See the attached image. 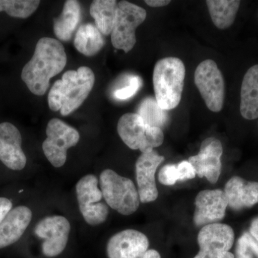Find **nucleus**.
I'll return each instance as SVG.
<instances>
[{
    "label": "nucleus",
    "mask_w": 258,
    "mask_h": 258,
    "mask_svg": "<svg viewBox=\"0 0 258 258\" xmlns=\"http://www.w3.org/2000/svg\"><path fill=\"white\" fill-rule=\"evenodd\" d=\"M105 45V39L96 25L91 23L81 25L75 36L74 45L83 55H96Z\"/></svg>",
    "instance_id": "obj_21"
},
{
    "label": "nucleus",
    "mask_w": 258,
    "mask_h": 258,
    "mask_svg": "<svg viewBox=\"0 0 258 258\" xmlns=\"http://www.w3.org/2000/svg\"><path fill=\"white\" fill-rule=\"evenodd\" d=\"M147 12L138 5L127 1L117 3L114 25L111 32V42L115 49L132 50L137 43L136 30L145 21Z\"/></svg>",
    "instance_id": "obj_6"
},
{
    "label": "nucleus",
    "mask_w": 258,
    "mask_h": 258,
    "mask_svg": "<svg viewBox=\"0 0 258 258\" xmlns=\"http://www.w3.org/2000/svg\"><path fill=\"white\" fill-rule=\"evenodd\" d=\"M200 251L194 258H235L230 252L235 242V233L230 226L210 224L202 227L198 237Z\"/></svg>",
    "instance_id": "obj_10"
},
{
    "label": "nucleus",
    "mask_w": 258,
    "mask_h": 258,
    "mask_svg": "<svg viewBox=\"0 0 258 258\" xmlns=\"http://www.w3.org/2000/svg\"><path fill=\"white\" fill-rule=\"evenodd\" d=\"M32 218V210L20 205L12 209L0 223V249L18 242L24 235Z\"/></svg>",
    "instance_id": "obj_17"
},
{
    "label": "nucleus",
    "mask_w": 258,
    "mask_h": 258,
    "mask_svg": "<svg viewBox=\"0 0 258 258\" xmlns=\"http://www.w3.org/2000/svg\"><path fill=\"white\" fill-rule=\"evenodd\" d=\"M197 176L195 169L188 161H182L177 164H166L159 173V181L166 186H172L178 181L192 179Z\"/></svg>",
    "instance_id": "obj_25"
},
{
    "label": "nucleus",
    "mask_w": 258,
    "mask_h": 258,
    "mask_svg": "<svg viewBox=\"0 0 258 258\" xmlns=\"http://www.w3.org/2000/svg\"><path fill=\"white\" fill-rule=\"evenodd\" d=\"M142 86V80L138 76H132L129 78L128 84L125 87L116 90L114 97L120 101L129 99L136 94Z\"/></svg>",
    "instance_id": "obj_28"
},
{
    "label": "nucleus",
    "mask_w": 258,
    "mask_h": 258,
    "mask_svg": "<svg viewBox=\"0 0 258 258\" xmlns=\"http://www.w3.org/2000/svg\"><path fill=\"white\" fill-rule=\"evenodd\" d=\"M222 153L220 141L210 137L203 141L198 154L190 157L188 161L199 177L207 178L210 183L215 184L221 174Z\"/></svg>",
    "instance_id": "obj_14"
},
{
    "label": "nucleus",
    "mask_w": 258,
    "mask_h": 258,
    "mask_svg": "<svg viewBox=\"0 0 258 258\" xmlns=\"http://www.w3.org/2000/svg\"><path fill=\"white\" fill-rule=\"evenodd\" d=\"M224 192L228 206L236 211L252 208L258 203V182L245 181L240 176L231 178L225 185Z\"/></svg>",
    "instance_id": "obj_18"
},
{
    "label": "nucleus",
    "mask_w": 258,
    "mask_h": 258,
    "mask_svg": "<svg viewBox=\"0 0 258 258\" xmlns=\"http://www.w3.org/2000/svg\"><path fill=\"white\" fill-rule=\"evenodd\" d=\"M240 113L244 118H258V64L249 68L242 80L240 91Z\"/></svg>",
    "instance_id": "obj_19"
},
{
    "label": "nucleus",
    "mask_w": 258,
    "mask_h": 258,
    "mask_svg": "<svg viewBox=\"0 0 258 258\" xmlns=\"http://www.w3.org/2000/svg\"><path fill=\"white\" fill-rule=\"evenodd\" d=\"M258 258V242L249 234L244 232L236 244L235 258Z\"/></svg>",
    "instance_id": "obj_27"
},
{
    "label": "nucleus",
    "mask_w": 258,
    "mask_h": 258,
    "mask_svg": "<svg viewBox=\"0 0 258 258\" xmlns=\"http://www.w3.org/2000/svg\"><path fill=\"white\" fill-rule=\"evenodd\" d=\"M164 161V157L153 150L142 153L136 163V177L138 184L140 203L155 201L159 196L155 181L157 168Z\"/></svg>",
    "instance_id": "obj_15"
},
{
    "label": "nucleus",
    "mask_w": 258,
    "mask_h": 258,
    "mask_svg": "<svg viewBox=\"0 0 258 258\" xmlns=\"http://www.w3.org/2000/svg\"><path fill=\"white\" fill-rule=\"evenodd\" d=\"M117 131L127 147L133 150L139 149L142 153L160 147L164 140L162 129L149 126L137 113L122 115Z\"/></svg>",
    "instance_id": "obj_5"
},
{
    "label": "nucleus",
    "mask_w": 258,
    "mask_h": 258,
    "mask_svg": "<svg viewBox=\"0 0 258 258\" xmlns=\"http://www.w3.org/2000/svg\"><path fill=\"white\" fill-rule=\"evenodd\" d=\"M146 4L152 8H162L171 3L169 0H146Z\"/></svg>",
    "instance_id": "obj_30"
},
{
    "label": "nucleus",
    "mask_w": 258,
    "mask_h": 258,
    "mask_svg": "<svg viewBox=\"0 0 258 258\" xmlns=\"http://www.w3.org/2000/svg\"><path fill=\"white\" fill-rule=\"evenodd\" d=\"M212 23L220 30L230 28L235 22L241 2L239 0L206 1Z\"/></svg>",
    "instance_id": "obj_22"
},
{
    "label": "nucleus",
    "mask_w": 258,
    "mask_h": 258,
    "mask_svg": "<svg viewBox=\"0 0 258 258\" xmlns=\"http://www.w3.org/2000/svg\"><path fill=\"white\" fill-rule=\"evenodd\" d=\"M117 2L115 0H95L91 3L90 14L102 35H111L114 25Z\"/></svg>",
    "instance_id": "obj_23"
},
{
    "label": "nucleus",
    "mask_w": 258,
    "mask_h": 258,
    "mask_svg": "<svg viewBox=\"0 0 258 258\" xmlns=\"http://www.w3.org/2000/svg\"><path fill=\"white\" fill-rule=\"evenodd\" d=\"M67 63V55L62 44L51 37H42L37 42L33 56L22 71L21 79L30 92L43 96L50 81L62 72Z\"/></svg>",
    "instance_id": "obj_1"
},
{
    "label": "nucleus",
    "mask_w": 258,
    "mask_h": 258,
    "mask_svg": "<svg viewBox=\"0 0 258 258\" xmlns=\"http://www.w3.org/2000/svg\"><path fill=\"white\" fill-rule=\"evenodd\" d=\"M92 70L86 66L64 73L54 83L48 94V105L53 111L68 115L77 110L92 91L95 83Z\"/></svg>",
    "instance_id": "obj_2"
},
{
    "label": "nucleus",
    "mask_w": 258,
    "mask_h": 258,
    "mask_svg": "<svg viewBox=\"0 0 258 258\" xmlns=\"http://www.w3.org/2000/svg\"><path fill=\"white\" fill-rule=\"evenodd\" d=\"M71 224L66 217L54 215L44 217L37 222L35 234L43 240L44 255L54 257L63 252L69 242Z\"/></svg>",
    "instance_id": "obj_12"
},
{
    "label": "nucleus",
    "mask_w": 258,
    "mask_h": 258,
    "mask_svg": "<svg viewBox=\"0 0 258 258\" xmlns=\"http://www.w3.org/2000/svg\"><path fill=\"white\" fill-rule=\"evenodd\" d=\"M228 201L221 189L204 190L195 199L194 223L203 227L210 224L220 223L225 217Z\"/></svg>",
    "instance_id": "obj_13"
},
{
    "label": "nucleus",
    "mask_w": 258,
    "mask_h": 258,
    "mask_svg": "<svg viewBox=\"0 0 258 258\" xmlns=\"http://www.w3.org/2000/svg\"><path fill=\"white\" fill-rule=\"evenodd\" d=\"M98 184L96 176L88 174L81 178L76 186L80 212L86 223L92 226L103 223L109 214L107 204L101 202L103 197Z\"/></svg>",
    "instance_id": "obj_8"
},
{
    "label": "nucleus",
    "mask_w": 258,
    "mask_h": 258,
    "mask_svg": "<svg viewBox=\"0 0 258 258\" xmlns=\"http://www.w3.org/2000/svg\"><path fill=\"white\" fill-rule=\"evenodd\" d=\"M38 0H0V13L5 12L9 16L28 18L40 5Z\"/></svg>",
    "instance_id": "obj_26"
},
{
    "label": "nucleus",
    "mask_w": 258,
    "mask_h": 258,
    "mask_svg": "<svg viewBox=\"0 0 258 258\" xmlns=\"http://www.w3.org/2000/svg\"><path fill=\"white\" fill-rule=\"evenodd\" d=\"M46 135L42 144L44 154L52 166L61 167L66 164L68 150L79 143V132L62 120L52 118L47 123Z\"/></svg>",
    "instance_id": "obj_7"
},
{
    "label": "nucleus",
    "mask_w": 258,
    "mask_h": 258,
    "mask_svg": "<svg viewBox=\"0 0 258 258\" xmlns=\"http://www.w3.org/2000/svg\"><path fill=\"white\" fill-rule=\"evenodd\" d=\"M195 83L205 104L212 112H220L225 101V81L215 61H203L195 70Z\"/></svg>",
    "instance_id": "obj_9"
},
{
    "label": "nucleus",
    "mask_w": 258,
    "mask_h": 258,
    "mask_svg": "<svg viewBox=\"0 0 258 258\" xmlns=\"http://www.w3.org/2000/svg\"><path fill=\"white\" fill-rule=\"evenodd\" d=\"M137 113L149 126L161 129L165 126L169 119L167 111L162 109L153 97H147L141 102Z\"/></svg>",
    "instance_id": "obj_24"
},
{
    "label": "nucleus",
    "mask_w": 258,
    "mask_h": 258,
    "mask_svg": "<svg viewBox=\"0 0 258 258\" xmlns=\"http://www.w3.org/2000/svg\"><path fill=\"white\" fill-rule=\"evenodd\" d=\"M81 19V8L76 0L66 1L60 17L54 20V32L59 40L69 41L79 26Z\"/></svg>",
    "instance_id": "obj_20"
},
{
    "label": "nucleus",
    "mask_w": 258,
    "mask_h": 258,
    "mask_svg": "<svg viewBox=\"0 0 258 258\" xmlns=\"http://www.w3.org/2000/svg\"><path fill=\"white\" fill-rule=\"evenodd\" d=\"M13 208V203L10 199L0 198V223Z\"/></svg>",
    "instance_id": "obj_29"
},
{
    "label": "nucleus",
    "mask_w": 258,
    "mask_h": 258,
    "mask_svg": "<svg viewBox=\"0 0 258 258\" xmlns=\"http://www.w3.org/2000/svg\"><path fill=\"white\" fill-rule=\"evenodd\" d=\"M249 234L258 242V217L252 220L249 227Z\"/></svg>",
    "instance_id": "obj_31"
},
{
    "label": "nucleus",
    "mask_w": 258,
    "mask_h": 258,
    "mask_svg": "<svg viewBox=\"0 0 258 258\" xmlns=\"http://www.w3.org/2000/svg\"><path fill=\"white\" fill-rule=\"evenodd\" d=\"M146 235L135 230H125L112 236L107 244L108 258H161L155 249H149Z\"/></svg>",
    "instance_id": "obj_11"
},
{
    "label": "nucleus",
    "mask_w": 258,
    "mask_h": 258,
    "mask_svg": "<svg viewBox=\"0 0 258 258\" xmlns=\"http://www.w3.org/2000/svg\"><path fill=\"white\" fill-rule=\"evenodd\" d=\"M184 78V64L177 57H165L156 63L153 84L156 101L162 109L169 111L179 104Z\"/></svg>",
    "instance_id": "obj_3"
},
{
    "label": "nucleus",
    "mask_w": 258,
    "mask_h": 258,
    "mask_svg": "<svg viewBox=\"0 0 258 258\" xmlns=\"http://www.w3.org/2000/svg\"><path fill=\"white\" fill-rule=\"evenodd\" d=\"M99 182L103 199L110 208L125 216L138 210L140 199L132 180L112 169H106L102 171Z\"/></svg>",
    "instance_id": "obj_4"
},
{
    "label": "nucleus",
    "mask_w": 258,
    "mask_h": 258,
    "mask_svg": "<svg viewBox=\"0 0 258 258\" xmlns=\"http://www.w3.org/2000/svg\"><path fill=\"white\" fill-rule=\"evenodd\" d=\"M22 143L21 134L15 125L9 122L0 123V161L11 170H23L26 166Z\"/></svg>",
    "instance_id": "obj_16"
}]
</instances>
